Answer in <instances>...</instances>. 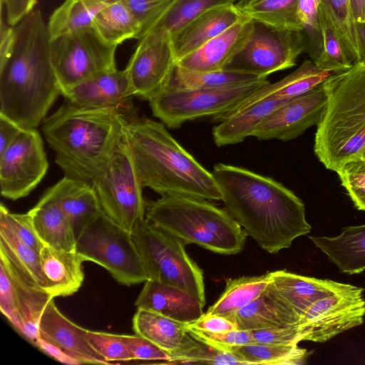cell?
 <instances>
[{
    "label": "cell",
    "instance_id": "obj_27",
    "mask_svg": "<svg viewBox=\"0 0 365 365\" xmlns=\"http://www.w3.org/2000/svg\"><path fill=\"white\" fill-rule=\"evenodd\" d=\"M270 274L272 284L279 295L301 317L314 302L334 293L344 284L286 270L272 272Z\"/></svg>",
    "mask_w": 365,
    "mask_h": 365
},
{
    "label": "cell",
    "instance_id": "obj_38",
    "mask_svg": "<svg viewBox=\"0 0 365 365\" xmlns=\"http://www.w3.org/2000/svg\"><path fill=\"white\" fill-rule=\"evenodd\" d=\"M319 21L322 46L319 56L314 61V63L323 70L334 73L348 70L354 63L321 4L319 7Z\"/></svg>",
    "mask_w": 365,
    "mask_h": 365
},
{
    "label": "cell",
    "instance_id": "obj_2",
    "mask_svg": "<svg viewBox=\"0 0 365 365\" xmlns=\"http://www.w3.org/2000/svg\"><path fill=\"white\" fill-rule=\"evenodd\" d=\"M14 29L11 51L0 63V114L22 129H34L61 95L51 61V38L39 9Z\"/></svg>",
    "mask_w": 365,
    "mask_h": 365
},
{
    "label": "cell",
    "instance_id": "obj_31",
    "mask_svg": "<svg viewBox=\"0 0 365 365\" xmlns=\"http://www.w3.org/2000/svg\"><path fill=\"white\" fill-rule=\"evenodd\" d=\"M187 324L144 309H138L133 318L135 334L148 339L169 355L185 341L189 334Z\"/></svg>",
    "mask_w": 365,
    "mask_h": 365
},
{
    "label": "cell",
    "instance_id": "obj_19",
    "mask_svg": "<svg viewBox=\"0 0 365 365\" xmlns=\"http://www.w3.org/2000/svg\"><path fill=\"white\" fill-rule=\"evenodd\" d=\"M68 102L88 108H117L134 115L133 96L125 69L106 71L67 89L61 94Z\"/></svg>",
    "mask_w": 365,
    "mask_h": 365
},
{
    "label": "cell",
    "instance_id": "obj_32",
    "mask_svg": "<svg viewBox=\"0 0 365 365\" xmlns=\"http://www.w3.org/2000/svg\"><path fill=\"white\" fill-rule=\"evenodd\" d=\"M118 0H64L51 15L48 29L51 38L92 27L96 16Z\"/></svg>",
    "mask_w": 365,
    "mask_h": 365
},
{
    "label": "cell",
    "instance_id": "obj_23",
    "mask_svg": "<svg viewBox=\"0 0 365 365\" xmlns=\"http://www.w3.org/2000/svg\"><path fill=\"white\" fill-rule=\"evenodd\" d=\"M135 305L185 324L194 322L204 314V306L197 298L155 279L145 282Z\"/></svg>",
    "mask_w": 365,
    "mask_h": 365
},
{
    "label": "cell",
    "instance_id": "obj_4",
    "mask_svg": "<svg viewBox=\"0 0 365 365\" xmlns=\"http://www.w3.org/2000/svg\"><path fill=\"white\" fill-rule=\"evenodd\" d=\"M124 140L143 187L161 196L222 200L212 173L183 148L163 123L136 117L127 124Z\"/></svg>",
    "mask_w": 365,
    "mask_h": 365
},
{
    "label": "cell",
    "instance_id": "obj_30",
    "mask_svg": "<svg viewBox=\"0 0 365 365\" xmlns=\"http://www.w3.org/2000/svg\"><path fill=\"white\" fill-rule=\"evenodd\" d=\"M334 73L319 68L312 60H305L294 71L279 81L265 85L231 111L266 98L291 100L314 89Z\"/></svg>",
    "mask_w": 365,
    "mask_h": 365
},
{
    "label": "cell",
    "instance_id": "obj_1",
    "mask_svg": "<svg viewBox=\"0 0 365 365\" xmlns=\"http://www.w3.org/2000/svg\"><path fill=\"white\" fill-rule=\"evenodd\" d=\"M212 175L225 210L264 250L277 253L308 234L302 201L274 179L247 169L217 163Z\"/></svg>",
    "mask_w": 365,
    "mask_h": 365
},
{
    "label": "cell",
    "instance_id": "obj_29",
    "mask_svg": "<svg viewBox=\"0 0 365 365\" xmlns=\"http://www.w3.org/2000/svg\"><path fill=\"white\" fill-rule=\"evenodd\" d=\"M309 239L341 272L359 274L365 269V225L344 227L336 237Z\"/></svg>",
    "mask_w": 365,
    "mask_h": 365
},
{
    "label": "cell",
    "instance_id": "obj_5",
    "mask_svg": "<svg viewBox=\"0 0 365 365\" xmlns=\"http://www.w3.org/2000/svg\"><path fill=\"white\" fill-rule=\"evenodd\" d=\"M324 86L327 101L317 125L314 151L327 169L336 172L365 150V63L334 73Z\"/></svg>",
    "mask_w": 365,
    "mask_h": 365
},
{
    "label": "cell",
    "instance_id": "obj_12",
    "mask_svg": "<svg viewBox=\"0 0 365 365\" xmlns=\"http://www.w3.org/2000/svg\"><path fill=\"white\" fill-rule=\"evenodd\" d=\"M305 48L302 31L279 30L254 21L246 43L222 71L267 78L274 72L295 66L297 56Z\"/></svg>",
    "mask_w": 365,
    "mask_h": 365
},
{
    "label": "cell",
    "instance_id": "obj_57",
    "mask_svg": "<svg viewBox=\"0 0 365 365\" xmlns=\"http://www.w3.org/2000/svg\"><path fill=\"white\" fill-rule=\"evenodd\" d=\"M258 1V0H240L237 3H239V4H246V3H249V2H252V1Z\"/></svg>",
    "mask_w": 365,
    "mask_h": 365
},
{
    "label": "cell",
    "instance_id": "obj_15",
    "mask_svg": "<svg viewBox=\"0 0 365 365\" xmlns=\"http://www.w3.org/2000/svg\"><path fill=\"white\" fill-rule=\"evenodd\" d=\"M48 168L39 133L36 128L23 129L0 155L1 195L12 200L27 196L43 178Z\"/></svg>",
    "mask_w": 365,
    "mask_h": 365
},
{
    "label": "cell",
    "instance_id": "obj_46",
    "mask_svg": "<svg viewBox=\"0 0 365 365\" xmlns=\"http://www.w3.org/2000/svg\"><path fill=\"white\" fill-rule=\"evenodd\" d=\"M123 1L140 25L141 35L140 38L153 29L173 1V0Z\"/></svg>",
    "mask_w": 365,
    "mask_h": 365
},
{
    "label": "cell",
    "instance_id": "obj_25",
    "mask_svg": "<svg viewBox=\"0 0 365 365\" xmlns=\"http://www.w3.org/2000/svg\"><path fill=\"white\" fill-rule=\"evenodd\" d=\"M287 101L273 98L262 99L222 116L213 118V121L219 123L212 129L215 145L218 147L234 145L252 136L262 121Z\"/></svg>",
    "mask_w": 365,
    "mask_h": 365
},
{
    "label": "cell",
    "instance_id": "obj_16",
    "mask_svg": "<svg viewBox=\"0 0 365 365\" xmlns=\"http://www.w3.org/2000/svg\"><path fill=\"white\" fill-rule=\"evenodd\" d=\"M175 63L167 31L153 29L138 39L125 68L133 96L150 101L165 87Z\"/></svg>",
    "mask_w": 365,
    "mask_h": 365
},
{
    "label": "cell",
    "instance_id": "obj_28",
    "mask_svg": "<svg viewBox=\"0 0 365 365\" xmlns=\"http://www.w3.org/2000/svg\"><path fill=\"white\" fill-rule=\"evenodd\" d=\"M28 212L45 245L58 250L75 251L76 237L73 227L48 190Z\"/></svg>",
    "mask_w": 365,
    "mask_h": 365
},
{
    "label": "cell",
    "instance_id": "obj_49",
    "mask_svg": "<svg viewBox=\"0 0 365 365\" xmlns=\"http://www.w3.org/2000/svg\"><path fill=\"white\" fill-rule=\"evenodd\" d=\"M123 336L133 361H160L170 363L169 354L148 339L137 334Z\"/></svg>",
    "mask_w": 365,
    "mask_h": 365
},
{
    "label": "cell",
    "instance_id": "obj_10",
    "mask_svg": "<svg viewBox=\"0 0 365 365\" xmlns=\"http://www.w3.org/2000/svg\"><path fill=\"white\" fill-rule=\"evenodd\" d=\"M92 185L103 212L125 230L132 232L145 219L143 187L125 140Z\"/></svg>",
    "mask_w": 365,
    "mask_h": 365
},
{
    "label": "cell",
    "instance_id": "obj_41",
    "mask_svg": "<svg viewBox=\"0 0 365 365\" xmlns=\"http://www.w3.org/2000/svg\"><path fill=\"white\" fill-rule=\"evenodd\" d=\"M236 1L237 0H173L151 30L164 29L172 37L192 20L210 9L235 4Z\"/></svg>",
    "mask_w": 365,
    "mask_h": 365
},
{
    "label": "cell",
    "instance_id": "obj_8",
    "mask_svg": "<svg viewBox=\"0 0 365 365\" xmlns=\"http://www.w3.org/2000/svg\"><path fill=\"white\" fill-rule=\"evenodd\" d=\"M75 251L84 261L102 266L119 284L131 286L149 279L131 232L104 212L81 232Z\"/></svg>",
    "mask_w": 365,
    "mask_h": 365
},
{
    "label": "cell",
    "instance_id": "obj_58",
    "mask_svg": "<svg viewBox=\"0 0 365 365\" xmlns=\"http://www.w3.org/2000/svg\"><path fill=\"white\" fill-rule=\"evenodd\" d=\"M361 156H362V157H364V158H365V150L364 151V153H363V154H362V155H361Z\"/></svg>",
    "mask_w": 365,
    "mask_h": 365
},
{
    "label": "cell",
    "instance_id": "obj_37",
    "mask_svg": "<svg viewBox=\"0 0 365 365\" xmlns=\"http://www.w3.org/2000/svg\"><path fill=\"white\" fill-rule=\"evenodd\" d=\"M239 357L246 365H284L302 363L307 351L298 345L284 346L252 343L222 349Z\"/></svg>",
    "mask_w": 365,
    "mask_h": 365
},
{
    "label": "cell",
    "instance_id": "obj_47",
    "mask_svg": "<svg viewBox=\"0 0 365 365\" xmlns=\"http://www.w3.org/2000/svg\"><path fill=\"white\" fill-rule=\"evenodd\" d=\"M0 217L6 221L22 242L40 252L45 245L38 237L29 212L12 213L3 204H1Z\"/></svg>",
    "mask_w": 365,
    "mask_h": 365
},
{
    "label": "cell",
    "instance_id": "obj_9",
    "mask_svg": "<svg viewBox=\"0 0 365 365\" xmlns=\"http://www.w3.org/2000/svg\"><path fill=\"white\" fill-rule=\"evenodd\" d=\"M269 83L264 79L219 88H165L149 101L150 106L164 125L177 128L188 120L223 115Z\"/></svg>",
    "mask_w": 365,
    "mask_h": 365
},
{
    "label": "cell",
    "instance_id": "obj_52",
    "mask_svg": "<svg viewBox=\"0 0 365 365\" xmlns=\"http://www.w3.org/2000/svg\"><path fill=\"white\" fill-rule=\"evenodd\" d=\"M37 0H1V6H4L7 24L17 25L36 5Z\"/></svg>",
    "mask_w": 365,
    "mask_h": 365
},
{
    "label": "cell",
    "instance_id": "obj_34",
    "mask_svg": "<svg viewBox=\"0 0 365 365\" xmlns=\"http://www.w3.org/2000/svg\"><path fill=\"white\" fill-rule=\"evenodd\" d=\"M271 282L270 272L259 276L229 279L223 293L207 313L227 316L237 312L259 297Z\"/></svg>",
    "mask_w": 365,
    "mask_h": 365
},
{
    "label": "cell",
    "instance_id": "obj_18",
    "mask_svg": "<svg viewBox=\"0 0 365 365\" xmlns=\"http://www.w3.org/2000/svg\"><path fill=\"white\" fill-rule=\"evenodd\" d=\"M327 101L324 82L274 110L253 132L259 140H293L319 123Z\"/></svg>",
    "mask_w": 365,
    "mask_h": 365
},
{
    "label": "cell",
    "instance_id": "obj_53",
    "mask_svg": "<svg viewBox=\"0 0 365 365\" xmlns=\"http://www.w3.org/2000/svg\"><path fill=\"white\" fill-rule=\"evenodd\" d=\"M22 130L16 123L0 114V155L11 145Z\"/></svg>",
    "mask_w": 365,
    "mask_h": 365
},
{
    "label": "cell",
    "instance_id": "obj_21",
    "mask_svg": "<svg viewBox=\"0 0 365 365\" xmlns=\"http://www.w3.org/2000/svg\"><path fill=\"white\" fill-rule=\"evenodd\" d=\"M235 4L216 6L200 14L171 37L175 62L194 52L243 17Z\"/></svg>",
    "mask_w": 365,
    "mask_h": 365
},
{
    "label": "cell",
    "instance_id": "obj_20",
    "mask_svg": "<svg viewBox=\"0 0 365 365\" xmlns=\"http://www.w3.org/2000/svg\"><path fill=\"white\" fill-rule=\"evenodd\" d=\"M253 24L254 21L244 14L235 24L194 52L177 61L175 64L194 72L222 71L246 43Z\"/></svg>",
    "mask_w": 365,
    "mask_h": 365
},
{
    "label": "cell",
    "instance_id": "obj_13",
    "mask_svg": "<svg viewBox=\"0 0 365 365\" xmlns=\"http://www.w3.org/2000/svg\"><path fill=\"white\" fill-rule=\"evenodd\" d=\"M53 297L37 285L0 250V310L10 323L34 344L42 312Z\"/></svg>",
    "mask_w": 365,
    "mask_h": 365
},
{
    "label": "cell",
    "instance_id": "obj_17",
    "mask_svg": "<svg viewBox=\"0 0 365 365\" xmlns=\"http://www.w3.org/2000/svg\"><path fill=\"white\" fill-rule=\"evenodd\" d=\"M85 329L66 317L51 299L45 307L34 344L47 354L70 364H108L90 345Z\"/></svg>",
    "mask_w": 365,
    "mask_h": 365
},
{
    "label": "cell",
    "instance_id": "obj_55",
    "mask_svg": "<svg viewBox=\"0 0 365 365\" xmlns=\"http://www.w3.org/2000/svg\"><path fill=\"white\" fill-rule=\"evenodd\" d=\"M359 61L365 63V21H356Z\"/></svg>",
    "mask_w": 365,
    "mask_h": 365
},
{
    "label": "cell",
    "instance_id": "obj_36",
    "mask_svg": "<svg viewBox=\"0 0 365 365\" xmlns=\"http://www.w3.org/2000/svg\"><path fill=\"white\" fill-rule=\"evenodd\" d=\"M267 79L256 75L230 72H194L174 64L165 88H219Z\"/></svg>",
    "mask_w": 365,
    "mask_h": 365
},
{
    "label": "cell",
    "instance_id": "obj_24",
    "mask_svg": "<svg viewBox=\"0 0 365 365\" xmlns=\"http://www.w3.org/2000/svg\"><path fill=\"white\" fill-rule=\"evenodd\" d=\"M47 190L70 220L76 238L103 212L91 184L64 176Z\"/></svg>",
    "mask_w": 365,
    "mask_h": 365
},
{
    "label": "cell",
    "instance_id": "obj_14",
    "mask_svg": "<svg viewBox=\"0 0 365 365\" xmlns=\"http://www.w3.org/2000/svg\"><path fill=\"white\" fill-rule=\"evenodd\" d=\"M364 289L349 284L314 302L302 316L301 340L324 342L361 325L365 316Z\"/></svg>",
    "mask_w": 365,
    "mask_h": 365
},
{
    "label": "cell",
    "instance_id": "obj_51",
    "mask_svg": "<svg viewBox=\"0 0 365 365\" xmlns=\"http://www.w3.org/2000/svg\"><path fill=\"white\" fill-rule=\"evenodd\" d=\"M187 327L212 333H220L237 329L235 324L227 317L215 314H203Z\"/></svg>",
    "mask_w": 365,
    "mask_h": 365
},
{
    "label": "cell",
    "instance_id": "obj_3",
    "mask_svg": "<svg viewBox=\"0 0 365 365\" xmlns=\"http://www.w3.org/2000/svg\"><path fill=\"white\" fill-rule=\"evenodd\" d=\"M135 118L117 108H88L66 101L43 120L42 131L64 176L92 185Z\"/></svg>",
    "mask_w": 365,
    "mask_h": 365
},
{
    "label": "cell",
    "instance_id": "obj_56",
    "mask_svg": "<svg viewBox=\"0 0 365 365\" xmlns=\"http://www.w3.org/2000/svg\"><path fill=\"white\" fill-rule=\"evenodd\" d=\"M356 21H365V0H350Z\"/></svg>",
    "mask_w": 365,
    "mask_h": 365
},
{
    "label": "cell",
    "instance_id": "obj_22",
    "mask_svg": "<svg viewBox=\"0 0 365 365\" xmlns=\"http://www.w3.org/2000/svg\"><path fill=\"white\" fill-rule=\"evenodd\" d=\"M237 329H258L299 325L301 317L279 295L273 284L244 308L227 316Z\"/></svg>",
    "mask_w": 365,
    "mask_h": 365
},
{
    "label": "cell",
    "instance_id": "obj_39",
    "mask_svg": "<svg viewBox=\"0 0 365 365\" xmlns=\"http://www.w3.org/2000/svg\"><path fill=\"white\" fill-rule=\"evenodd\" d=\"M0 250L4 251L37 285L47 291L46 281L40 264V252L22 242L1 217Z\"/></svg>",
    "mask_w": 365,
    "mask_h": 365
},
{
    "label": "cell",
    "instance_id": "obj_7",
    "mask_svg": "<svg viewBox=\"0 0 365 365\" xmlns=\"http://www.w3.org/2000/svg\"><path fill=\"white\" fill-rule=\"evenodd\" d=\"M131 234L149 279L178 287L205 306L203 272L188 256L181 240L146 218Z\"/></svg>",
    "mask_w": 365,
    "mask_h": 365
},
{
    "label": "cell",
    "instance_id": "obj_35",
    "mask_svg": "<svg viewBox=\"0 0 365 365\" xmlns=\"http://www.w3.org/2000/svg\"><path fill=\"white\" fill-rule=\"evenodd\" d=\"M299 0H258L235 5L245 15L279 30L303 31L299 18Z\"/></svg>",
    "mask_w": 365,
    "mask_h": 365
},
{
    "label": "cell",
    "instance_id": "obj_40",
    "mask_svg": "<svg viewBox=\"0 0 365 365\" xmlns=\"http://www.w3.org/2000/svg\"><path fill=\"white\" fill-rule=\"evenodd\" d=\"M170 356L169 364L246 365L233 354L201 341L190 333L184 344Z\"/></svg>",
    "mask_w": 365,
    "mask_h": 365
},
{
    "label": "cell",
    "instance_id": "obj_50",
    "mask_svg": "<svg viewBox=\"0 0 365 365\" xmlns=\"http://www.w3.org/2000/svg\"><path fill=\"white\" fill-rule=\"evenodd\" d=\"M255 343L292 346L301 340L299 325L251 331Z\"/></svg>",
    "mask_w": 365,
    "mask_h": 365
},
{
    "label": "cell",
    "instance_id": "obj_11",
    "mask_svg": "<svg viewBox=\"0 0 365 365\" xmlns=\"http://www.w3.org/2000/svg\"><path fill=\"white\" fill-rule=\"evenodd\" d=\"M116 48L105 42L93 27L51 38V61L61 94L96 74L115 68Z\"/></svg>",
    "mask_w": 365,
    "mask_h": 365
},
{
    "label": "cell",
    "instance_id": "obj_45",
    "mask_svg": "<svg viewBox=\"0 0 365 365\" xmlns=\"http://www.w3.org/2000/svg\"><path fill=\"white\" fill-rule=\"evenodd\" d=\"M322 0H299L297 13L303 25L310 47L309 54L314 61L322 51V35L319 21V7ZM304 35V36H305Z\"/></svg>",
    "mask_w": 365,
    "mask_h": 365
},
{
    "label": "cell",
    "instance_id": "obj_48",
    "mask_svg": "<svg viewBox=\"0 0 365 365\" xmlns=\"http://www.w3.org/2000/svg\"><path fill=\"white\" fill-rule=\"evenodd\" d=\"M187 331L195 339L220 349L255 343L251 331L236 329L212 333L187 327Z\"/></svg>",
    "mask_w": 365,
    "mask_h": 365
},
{
    "label": "cell",
    "instance_id": "obj_54",
    "mask_svg": "<svg viewBox=\"0 0 365 365\" xmlns=\"http://www.w3.org/2000/svg\"><path fill=\"white\" fill-rule=\"evenodd\" d=\"M14 38V27L4 24L1 18L0 26V63L9 56L13 46Z\"/></svg>",
    "mask_w": 365,
    "mask_h": 365
},
{
    "label": "cell",
    "instance_id": "obj_33",
    "mask_svg": "<svg viewBox=\"0 0 365 365\" xmlns=\"http://www.w3.org/2000/svg\"><path fill=\"white\" fill-rule=\"evenodd\" d=\"M92 27L107 43L118 46L130 38L139 39L141 27L123 0H118L103 10Z\"/></svg>",
    "mask_w": 365,
    "mask_h": 365
},
{
    "label": "cell",
    "instance_id": "obj_44",
    "mask_svg": "<svg viewBox=\"0 0 365 365\" xmlns=\"http://www.w3.org/2000/svg\"><path fill=\"white\" fill-rule=\"evenodd\" d=\"M86 338L92 348L109 364L133 361L123 335L87 330Z\"/></svg>",
    "mask_w": 365,
    "mask_h": 365
},
{
    "label": "cell",
    "instance_id": "obj_26",
    "mask_svg": "<svg viewBox=\"0 0 365 365\" xmlns=\"http://www.w3.org/2000/svg\"><path fill=\"white\" fill-rule=\"evenodd\" d=\"M39 257L47 291L53 298L70 296L79 289L84 279V259L76 251L44 245Z\"/></svg>",
    "mask_w": 365,
    "mask_h": 365
},
{
    "label": "cell",
    "instance_id": "obj_42",
    "mask_svg": "<svg viewBox=\"0 0 365 365\" xmlns=\"http://www.w3.org/2000/svg\"><path fill=\"white\" fill-rule=\"evenodd\" d=\"M321 5L333 22L351 58L359 61L356 21L350 0H322Z\"/></svg>",
    "mask_w": 365,
    "mask_h": 365
},
{
    "label": "cell",
    "instance_id": "obj_43",
    "mask_svg": "<svg viewBox=\"0 0 365 365\" xmlns=\"http://www.w3.org/2000/svg\"><path fill=\"white\" fill-rule=\"evenodd\" d=\"M336 173L354 206L365 211V158L347 161Z\"/></svg>",
    "mask_w": 365,
    "mask_h": 365
},
{
    "label": "cell",
    "instance_id": "obj_6",
    "mask_svg": "<svg viewBox=\"0 0 365 365\" xmlns=\"http://www.w3.org/2000/svg\"><path fill=\"white\" fill-rule=\"evenodd\" d=\"M145 218L181 240L222 255L244 248L247 234L225 210L207 200L163 195L147 202Z\"/></svg>",
    "mask_w": 365,
    "mask_h": 365
}]
</instances>
